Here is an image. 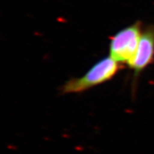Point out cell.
<instances>
[{"mask_svg": "<svg viewBox=\"0 0 154 154\" xmlns=\"http://www.w3.org/2000/svg\"><path fill=\"white\" fill-rule=\"evenodd\" d=\"M120 64L110 56L99 60L83 75L72 78L60 89L61 94H79L109 81L119 72Z\"/></svg>", "mask_w": 154, "mask_h": 154, "instance_id": "obj_1", "label": "cell"}, {"mask_svg": "<svg viewBox=\"0 0 154 154\" xmlns=\"http://www.w3.org/2000/svg\"><path fill=\"white\" fill-rule=\"evenodd\" d=\"M142 33V22L140 20L116 33L109 43L110 57L120 65H128L135 54Z\"/></svg>", "mask_w": 154, "mask_h": 154, "instance_id": "obj_2", "label": "cell"}, {"mask_svg": "<svg viewBox=\"0 0 154 154\" xmlns=\"http://www.w3.org/2000/svg\"><path fill=\"white\" fill-rule=\"evenodd\" d=\"M153 61L154 25H148L142 30L135 54L128 65L134 72L136 79Z\"/></svg>", "mask_w": 154, "mask_h": 154, "instance_id": "obj_3", "label": "cell"}]
</instances>
